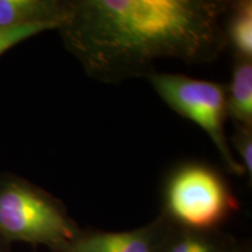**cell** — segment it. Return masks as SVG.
I'll use <instances>...</instances> for the list:
<instances>
[{"label":"cell","instance_id":"obj_1","mask_svg":"<svg viewBox=\"0 0 252 252\" xmlns=\"http://www.w3.org/2000/svg\"><path fill=\"white\" fill-rule=\"evenodd\" d=\"M224 0H68L58 30L88 76L108 84L146 77L154 62L210 63L226 48Z\"/></svg>","mask_w":252,"mask_h":252},{"label":"cell","instance_id":"obj_2","mask_svg":"<svg viewBox=\"0 0 252 252\" xmlns=\"http://www.w3.org/2000/svg\"><path fill=\"white\" fill-rule=\"evenodd\" d=\"M80 231L63 203L53 195L19 176L0 178V238L53 250Z\"/></svg>","mask_w":252,"mask_h":252},{"label":"cell","instance_id":"obj_3","mask_svg":"<svg viewBox=\"0 0 252 252\" xmlns=\"http://www.w3.org/2000/svg\"><path fill=\"white\" fill-rule=\"evenodd\" d=\"M238 209L239 202L228 181L207 163H182L163 185L161 214L175 226L217 230Z\"/></svg>","mask_w":252,"mask_h":252},{"label":"cell","instance_id":"obj_4","mask_svg":"<svg viewBox=\"0 0 252 252\" xmlns=\"http://www.w3.org/2000/svg\"><path fill=\"white\" fill-rule=\"evenodd\" d=\"M147 80L173 111L194 122L206 132L215 145L226 172L236 176L245 174L230 147L225 132V86L186 75L157 71L149 75Z\"/></svg>","mask_w":252,"mask_h":252},{"label":"cell","instance_id":"obj_5","mask_svg":"<svg viewBox=\"0 0 252 252\" xmlns=\"http://www.w3.org/2000/svg\"><path fill=\"white\" fill-rule=\"evenodd\" d=\"M173 224L161 213L150 223L126 231L82 230L52 252H159Z\"/></svg>","mask_w":252,"mask_h":252},{"label":"cell","instance_id":"obj_6","mask_svg":"<svg viewBox=\"0 0 252 252\" xmlns=\"http://www.w3.org/2000/svg\"><path fill=\"white\" fill-rule=\"evenodd\" d=\"M68 15V0H0V28L47 25L61 26Z\"/></svg>","mask_w":252,"mask_h":252},{"label":"cell","instance_id":"obj_7","mask_svg":"<svg viewBox=\"0 0 252 252\" xmlns=\"http://www.w3.org/2000/svg\"><path fill=\"white\" fill-rule=\"evenodd\" d=\"M237 245L220 229L201 231L173 225L159 252H234Z\"/></svg>","mask_w":252,"mask_h":252},{"label":"cell","instance_id":"obj_8","mask_svg":"<svg viewBox=\"0 0 252 252\" xmlns=\"http://www.w3.org/2000/svg\"><path fill=\"white\" fill-rule=\"evenodd\" d=\"M226 88V117L252 127V59L235 58L229 87Z\"/></svg>","mask_w":252,"mask_h":252},{"label":"cell","instance_id":"obj_9","mask_svg":"<svg viewBox=\"0 0 252 252\" xmlns=\"http://www.w3.org/2000/svg\"><path fill=\"white\" fill-rule=\"evenodd\" d=\"M226 46L231 47L235 58L252 59V1H230L225 15Z\"/></svg>","mask_w":252,"mask_h":252},{"label":"cell","instance_id":"obj_10","mask_svg":"<svg viewBox=\"0 0 252 252\" xmlns=\"http://www.w3.org/2000/svg\"><path fill=\"white\" fill-rule=\"evenodd\" d=\"M231 150L234 149L241 158L239 162L243 166L245 174L249 175V184L252 182V127L234 124V132L229 137Z\"/></svg>","mask_w":252,"mask_h":252},{"label":"cell","instance_id":"obj_11","mask_svg":"<svg viewBox=\"0 0 252 252\" xmlns=\"http://www.w3.org/2000/svg\"><path fill=\"white\" fill-rule=\"evenodd\" d=\"M47 31H55L54 27L47 25H37V26L0 28V55L13 48L14 46L24 42L25 40L35 36L37 34Z\"/></svg>","mask_w":252,"mask_h":252},{"label":"cell","instance_id":"obj_12","mask_svg":"<svg viewBox=\"0 0 252 252\" xmlns=\"http://www.w3.org/2000/svg\"><path fill=\"white\" fill-rule=\"evenodd\" d=\"M234 252H251V248L247 244H238Z\"/></svg>","mask_w":252,"mask_h":252},{"label":"cell","instance_id":"obj_13","mask_svg":"<svg viewBox=\"0 0 252 252\" xmlns=\"http://www.w3.org/2000/svg\"><path fill=\"white\" fill-rule=\"evenodd\" d=\"M0 252H5L4 248H2V245H1V244H0Z\"/></svg>","mask_w":252,"mask_h":252}]
</instances>
